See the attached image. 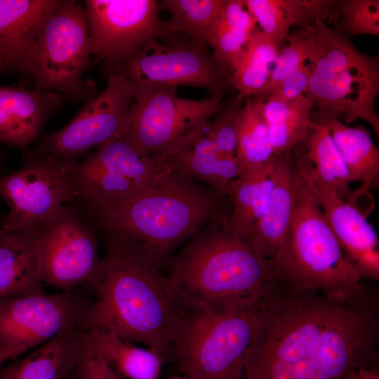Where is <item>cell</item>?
<instances>
[{
	"instance_id": "obj_1",
	"label": "cell",
	"mask_w": 379,
	"mask_h": 379,
	"mask_svg": "<svg viewBox=\"0 0 379 379\" xmlns=\"http://www.w3.org/2000/svg\"><path fill=\"white\" fill-rule=\"evenodd\" d=\"M378 303L277 281L258 308L244 379H343L376 364Z\"/></svg>"
},
{
	"instance_id": "obj_2",
	"label": "cell",
	"mask_w": 379,
	"mask_h": 379,
	"mask_svg": "<svg viewBox=\"0 0 379 379\" xmlns=\"http://www.w3.org/2000/svg\"><path fill=\"white\" fill-rule=\"evenodd\" d=\"M107 234L106 250L90 284L95 298L85 330L98 328L139 343L168 359L181 313L167 277L138 243Z\"/></svg>"
},
{
	"instance_id": "obj_3",
	"label": "cell",
	"mask_w": 379,
	"mask_h": 379,
	"mask_svg": "<svg viewBox=\"0 0 379 379\" xmlns=\"http://www.w3.org/2000/svg\"><path fill=\"white\" fill-rule=\"evenodd\" d=\"M227 222V216L208 222L170 262L167 277L182 307L257 309L277 282L270 261Z\"/></svg>"
},
{
	"instance_id": "obj_4",
	"label": "cell",
	"mask_w": 379,
	"mask_h": 379,
	"mask_svg": "<svg viewBox=\"0 0 379 379\" xmlns=\"http://www.w3.org/2000/svg\"><path fill=\"white\" fill-rule=\"evenodd\" d=\"M225 197L172 169L126 198L84 208L105 233L138 243L161 265L206 223L229 216L223 210Z\"/></svg>"
},
{
	"instance_id": "obj_5",
	"label": "cell",
	"mask_w": 379,
	"mask_h": 379,
	"mask_svg": "<svg viewBox=\"0 0 379 379\" xmlns=\"http://www.w3.org/2000/svg\"><path fill=\"white\" fill-rule=\"evenodd\" d=\"M297 171L294 218L284 241L270 260L277 279L330 297L362 293L366 289L363 279L344 255L298 168Z\"/></svg>"
},
{
	"instance_id": "obj_6",
	"label": "cell",
	"mask_w": 379,
	"mask_h": 379,
	"mask_svg": "<svg viewBox=\"0 0 379 379\" xmlns=\"http://www.w3.org/2000/svg\"><path fill=\"white\" fill-rule=\"evenodd\" d=\"M313 29L314 51L305 95L317 109L314 122L328 125L343 119L347 124L364 119L378 137V56L365 55L324 22H317Z\"/></svg>"
},
{
	"instance_id": "obj_7",
	"label": "cell",
	"mask_w": 379,
	"mask_h": 379,
	"mask_svg": "<svg viewBox=\"0 0 379 379\" xmlns=\"http://www.w3.org/2000/svg\"><path fill=\"white\" fill-rule=\"evenodd\" d=\"M257 310L182 307L168 359L195 379H244Z\"/></svg>"
},
{
	"instance_id": "obj_8",
	"label": "cell",
	"mask_w": 379,
	"mask_h": 379,
	"mask_svg": "<svg viewBox=\"0 0 379 379\" xmlns=\"http://www.w3.org/2000/svg\"><path fill=\"white\" fill-rule=\"evenodd\" d=\"M90 55L85 8L73 0L58 1L40 29L27 75L38 89L86 102L97 95L94 81L83 79Z\"/></svg>"
},
{
	"instance_id": "obj_9",
	"label": "cell",
	"mask_w": 379,
	"mask_h": 379,
	"mask_svg": "<svg viewBox=\"0 0 379 379\" xmlns=\"http://www.w3.org/2000/svg\"><path fill=\"white\" fill-rule=\"evenodd\" d=\"M176 88L135 90L126 135L145 153L165 159L201 134L224 107L223 96L200 100L176 94Z\"/></svg>"
},
{
	"instance_id": "obj_10",
	"label": "cell",
	"mask_w": 379,
	"mask_h": 379,
	"mask_svg": "<svg viewBox=\"0 0 379 379\" xmlns=\"http://www.w3.org/2000/svg\"><path fill=\"white\" fill-rule=\"evenodd\" d=\"M134 94L119 65L107 63L105 89L85 102L67 124L45 134L33 152L75 161L93 147L126 135Z\"/></svg>"
},
{
	"instance_id": "obj_11",
	"label": "cell",
	"mask_w": 379,
	"mask_h": 379,
	"mask_svg": "<svg viewBox=\"0 0 379 379\" xmlns=\"http://www.w3.org/2000/svg\"><path fill=\"white\" fill-rule=\"evenodd\" d=\"M135 90L202 88L213 96H223L231 84V74L206 48L193 44H168L160 39L147 41L132 58L119 65Z\"/></svg>"
},
{
	"instance_id": "obj_12",
	"label": "cell",
	"mask_w": 379,
	"mask_h": 379,
	"mask_svg": "<svg viewBox=\"0 0 379 379\" xmlns=\"http://www.w3.org/2000/svg\"><path fill=\"white\" fill-rule=\"evenodd\" d=\"M75 161L31 152L18 171L0 177V196L10 212L3 220L15 232L33 230L65 203L76 199L72 181Z\"/></svg>"
},
{
	"instance_id": "obj_13",
	"label": "cell",
	"mask_w": 379,
	"mask_h": 379,
	"mask_svg": "<svg viewBox=\"0 0 379 379\" xmlns=\"http://www.w3.org/2000/svg\"><path fill=\"white\" fill-rule=\"evenodd\" d=\"M33 230L43 283L65 291L91 284L101 261L98 240L76 209L63 206Z\"/></svg>"
},
{
	"instance_id": "obj_14",
	"label": "cell",
	"mask_w": 379,
	"mask_h": 379,
	"mask_svg": "<svg viewBox=\"0 0 379 379\" xmlns=\"http://www.w3.org/2000/svg\"><path fill=\"white\" fill-rule=\"evenodd\" d=\"M91 54L121 65L153 39L175 35L160 18L155 0H87Z\"/></svg>"
},
{
	"instance_id": "obj_15",
	"label": "cell",
	"mask_w": 379,
	"mask_h": 379,
	"mask_svg": "<svg viewBox=\"0 0 379 379\" xmlns=\"http://www.w3.org/2000/svg\"><path fill=\"white\" fill-rule=\"evenodd\" d=\"M90 302L70 291L0 299V346L42 345L68 330H85Z\"/></svg>"
},
{
	"instance_id": "obj_16",
	"label": "cell",
	"mask_w": 379,
	"mask_h": 379,
	"mask_svg": "<svg viewBox=\"0 0 379 379\" xmlns=\"http://www.w3.org/2000/svg\"><path fill=\"white\" fill-rule=\"evenodd\" d=\"M297 168L306 182L347 259L363 279L379 280L378 237L366 216L326 186L307 163L293 152Z\"/></svg>"
},
{
	"instance_id": "obj_17",
	"label": "cell",
	"mask_w": 379,
	"mask_h": 379,
	"mask_svg": "<svg viewBox=\"0 0 379 379\" xmlns=\"http://www.w3.org/2000/svg\"><path fill=\"white\" fill-rule=\"evenodd\" d=\"M78 164L128 191L147 187L173 169L164 160L142 152L126 135L98 147Z\"/></svg>"
},
{
	"instance_id": "obj_18",
	"label": "cell",
	"mask_w": 379,
	"mask_h": 379,
	"mask_svg": "<svg viewBox=\"0 0 379 379\" xmlns=\"http://www.w3.org/2000/svg\"><path fill=\"white\" fill-rule=\"evenodd\" d=\"M62 105V95L52 91L0 85V143L26 149Z\"/></svg>"
},
{
	"instance_id": "obj_19",
	"label": "cell",
	"mask_w": 379,
	"mask_h": 379,
	"mask_svg": "<svg viewBox=\"0 0 379 379\" xmlns=\"http://www.w3.org/2000/svg\"><path fill=\"white\" fill-rule=\"evenodd\" d=\"M272 176L273 188L267 209L245 241L268 260L284 241L295 212L298 171L293 151L280 155Z\"/></svg>"
},
{
	"instance_id": "obj_20",
	"label": "cell",
	"mask_w": 379,
	"mask_h": 379,
	"mask_svg": "<svg viewBox=\"0 0 379 379\" xmlns=\"http://www.w3.org/2000/svg\"><path fill=\"white\" fill-rule=\"evenodd\" d=\"M58 0H0V55L27 75L39 33Z\"/></svg>"
},
{
	"instance_id": "obj_21",
	"label": "cell",
	"mask_w": 379,
	"mask_h": 379,
	"mask_svg": "<svg viewBox=\"0 0 379 379\" xmlns=\"http://www.w3.org/2000/svg\"><path fill=\"white\" fill-rule=\"evenodd\" d=\"M328 125L352 182H361L351 192L348 202L367 217L365 208L368 215L374 207L370 190L378 186V148L364 128L351 127L338 119Z\"/></svg>"
},
{
	"instance_id": "obj_22",
	"label": "cell",
	"mask_w": 379,
	"mask_h": 379,
	"mask_svg": "<svg viewBox=\"0 0 379 379\" xmlns=\"http://www.w3.org/2000/svg\"><path fill=\"white\" fill-rule=\"evenodd\" d=\"M84 331H64L24 357L2 366L0 379H67L84 354Z\"/></svg>"
},
{
	"instance_id": "obj_23",
	"label": "cell",
	"mask_w": 379,
	"mask_h": 379,
	"mask_svg": "<svg viewBox=\"0 0 379 379\" xmlns=\"http://www.w3.org/2000/svg\"><path fill=\"white\" fill-rule=\"evenodd\" d=\"M256 24L270 40L281 48L292 26L299 29L330 20L335 15L333 1L243 0Z\"/></svg>"
},
{
	"instance_id": "obj_24",
	"label": "cell",
	"mask_w": 379,
	"mask_h": 379,
	"mask_svg": "<svg viewBox=\"0 0 379 379\" xmlns=\"http://www.w3.org/2000/svg\"><path fill=\"white\" fill-rule=\"evenodd\" d=\"M163 160L173 169L194 180L206 183L210 189L223 195L229 184L243 174L236 156L222 152L204 131Z\"/></svg>"
},
{
	"instance_id": "obj_25",
	"label": "cell",
	"mask_w": 379,
	"mask_h": 379,
	"mask_svg": "<svg viewBox=\"0 0 379 379\" xmlns=\"http://www.w3.org/2000/svg\"><path fill=\"white\" fill-rule=\"evenodd\" d=\"M235 156L245 178L270 177L279 157L274 152L262 113V100L247 98L237 116Z\"/></svg>"
},
{
	"instance_id": "obj_26",
	"label": "cell",
	"mask_w": 379,
	"mask_h": 379,
	"mask_svg": "<svg viewBox=\"0 0 379 379\" xmlns=\"http://www.w3.org/2000/svg\"><path fill=\"white\" fill-rule=\"evenodd\" d=\"M84 352L102 359L126 379H161L163 357L116 334L98 328L84 331Z\"/></svg>"
},
{
	"instance_id": "obj_27",
	"label": "cell",
	"mask_w": 379,
	"mask_h": 379,
	"mask_svg": "<svg viewBox=\"0 0 379 379\" xmlns=\"http://www.w3.org/2000/svg\"><path fill=\"white\" fill-rule=\"evenodd\" d=\"M41 292L34 230L11 231L0 240V299Z\"/></svg>"
},
{
	"instance_id": "obj_28",
	"label": "cell",
	"mask_w": 379,
	"mask_h": 379,
	"mask_svg": "<svg viewBox=\"0 0 379 379\" xmlns=\"http://www.w3.org/2000/svg\"><path fill=\"white\" fill-rule=\"evenodd\" d=\"M256 22L241 0H224L208 31L206 44L217 62L230 74L255 29Z\"/></svg>"
},
{
	"instance_id": "obj_29",
	"label": "cell",
	"mask_w": 379,
	"mask_h": 379,
	"mask_svg": "<svg viewBox=\"0 0 379 379\" xmlns=\"http://www.w3.org/2000/svg\"><path fill=\"white\" fill-rule=\"evenodd\" d=\"M313 106L305 95L285 102L268 97L262 101V113L275 155L292 152L317 124L311 114Z\"/></svg>"
},
{
	"instance_id": "obj_30",
	"label": "cell",
	"mask_w": 379,
	"mask_h": 379,
	"mask_svg": "<svg viewBox=\"0 0 379 379\" xmlns=\"http://www.w3.org/2000/svg\"><path fill=\"white\" fill-rule=\"evenodd\" d=\"M300 145L303 149L295 147L293 150L307 163L321 182L348 201L352 180L329 126L317 124Z\"/></svg>"
},
{
	"instance_id": "obj_31",
	"label": "cell",
	"mask_w": 379,
	"mask_h": 379,
	"mask_svg": "<svg viewBox=\"0 0 379 379\" xmlns=\"http://www.w3.org/2000/svg\"><path fill=\"white\" fill-rule=\"evenodd\" d=\"M280 49L260 29L254 30L230 77L238 100L258 98L262 93Z\"/></svg>"
},
{
	"instance_id": "obj_32",
	"label": "cell",
	"mask_w": 379,
	"mask_h": 379,
	"mask_svg": "<svg viewBox=\"0 0 379 379\" xmlns=\"http://www.w3.org/2000/svg\"><path fill=\"white\" fill-rule=\"evenodd\" d=\"M272 175L264 178H238L227 186L225 195L232 205L227 227L233 235L246 241L263 217L273 188Z\"/></svg>"
},
{
	"instance_id": "obj_33",
	"label": "cell",
	"mask_w": 379,
	"mask_h": 379,
	"mask_svg": "<svg viewBox=\"0 0 379 379\" xmlns=\"http://www.w3.org/2000/svg\"><path fill=\"white\" fill-rule=\"evenodd\" d=\"M224 0H161L160 9L169 13L168 21L174 33H183L192 44L206 48L208 31Z\"/></svg>"
},
{
	"instance_id": "obj_34",
	"label": "cell",
	"mask_w": 379,
	"mask_h": 379,
	"mask_svg": "<svg viewBox=\"0 0 379 379\" xmlns=\"http://www.w3.org/2000/svg\"><path fill=\"white\" fill-rule=\"evenodd\" d=\"M278 53L268 84L256 99L265 100L273 90L288 76L308 63L314 51V29H298L290 32Z\"/></svg>"
},
{
	"instance_id": "obj_35",
	"label": "cell",
	"mask_w": 379,
	"mask_h": 379,
	"mask_svg": "<svg viewBox=\"0 0 379 379\" xmlns=\"http://www.w3.org/2000/svg\"><path fill=\"white\" fill-rule=\"evenodd\" d=\"M342 25L351 35H379L378 0H344L338 1Z\"/></svg>"
},
{
	"instance_id": "obj_36",
	"label": "cell",
	"mask_w": 379,
	"mask_h": 379,
	"mask_svg": "<svg viewBox=\"0 0 379 379\" xmlns=\"http://www.w3.org/2000/svg\"><path fill=\"white\" fill-rule=\"evenodd\" d=\"M244 100L236 97L207 124L204 133L223 152L235 155L237 145V116Z\"/></svg>"
},
{
	"instance_id": "obj_37",
	"label": "cell",
	"mask_w": 379,
	"mask_h": 379,
	"mask_svg": "<svg viewBox=\"0 0 379 379\" xmlns=\"http://www.w3.org/2000/svg\"><path fill=\"white\" fill-rule=\"evenodd\" d=\"M310 76V65L309 62L286 77L268 97L285 102H291L298 99L305 95Z\"/></svg>"
},
{
	"instance_id": "obj_38",
	"label": "cell",
	"mask_w": 379,
	"mask_h": 379,
	"mask_svg": "<svg viewBox=\"0 0 379 379\" xmlns=\"http://www.w3.org/2000/svg\"><path fill=\"white\" fill-rule=\"evenodd\" d=\"M73 375L74 379H126L100 358L84 352Z\"/></svg>"
},
{
	"instance_id": "obj_39",
	"label": "cell",
	"mask_w": 379,
	"mask_h": 379,
	"mask_svg": "<svg viewBox=\"0 0 379 379\" xmlns=\"http://www.w3.org/2000/svg\"><path fill=\"white\" fill-rule=\"evenodd\" d=\"M343 379H379L378 365L357 368L349 373Z\"/></svg>"
},
{
	"instance_id": "obj_40",
	"label": "cell",
	"mask_w": 379,
	"mask_h": 379,
	"mask_svg": "<svg viewBox=\"0 0 379 379\" xmlns=\"http://www.w3.org/2000/svg\"><path fill=\"white\" fill-rule=\"evenodd\" d=\"M28 350H29L28 347L22 345L0 346V368L5 361L17 358Z\"/></svg>"
},
{
	"instance_id": "obj_41",
	"label": "cell",
	"mask_w": 379,
	"mask_h": 379,
	"mask_svg": "<svg viewBox=\"0 0 379 379\" xmlns=\"http://www.w3.org/2000/svg\"><path fill=\"white\" fill-rule=\"evenodd\" d=\"M11 230H8L4 225L3 220L0 222V240Z\"/></svg>"
},
{
	"instance_id": "obj_42",
	"label": "cell",
	"mask_w": 379,
	"mask_h": 379,
	"mask_svg": "<svg viewBox=\"0 0 379 379\" xmlns=\"http://www.w3.org/2000/svg\"><path fill=\"white\" fill-rule=\"evenodd\" d=\"M6 69H7L6 64L4 60L3 59V58L0 55V73Z\"/></svg>"
},
{
	"instance_id": "obj_43",
	"label": "cell",
	"mask_w": 379,
	"mask_h": 379,
	"mask_svg": "<svg viewBox=\"0 0 379 379\" xmlns=\"http://www.w3.org/2000/svg\"><path fill=\"white\" fill-rule=\"evenodd\" d=\"M164 379H195V378L182 375V376H173V377H169Z\"/></svg>"
},
{
	"instance_id": "obj_44",
	"label": "cell",
	"mask_w": 379,
	"mask_h": 379,
	"mask_svg": "<svg viewBox=\"0 0 379 379\" xmlns=\"http://www.w3.org/2000/svg\"><path fill=\"white\" fill-rule=\"evenodd\" d=\"M67 379H74L73 372L71 373V375Z\"/></svg>"
},
{
	"instance_id": "obj_45",
	"label": "cell",
	"mask_w": 379,
	"mask_h": 379,
	"mask_svg": "<svg viewBox=\"0 0 379 379\" xmlns=\"http://www.w3.org/2000/svg\"><path fill=\"white\" fill-rule=\"evenodd\" d=\"M1 161H2V155L0 153V166L1 164Z\"/></svg>"
}]
</instances>
